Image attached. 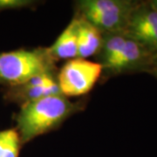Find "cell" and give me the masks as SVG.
Instances as JSON below:
<instances>
[{"mask_svg":"<svg viewBox=\"0 0 157 157\" xmlns=\"http://www.w3.org/2000/svg\"><path fill=\"white\" fill-rule=\"evenodd\" d=\"M147 2L155 11H157V0H148Z\"/></svg>","mask_w":157,"mask_h":157,"instance_id":"obj_14","label":"cell"},{"mask_svg":"<svg viewBox=\"0 0 157 157\" xmlns=\"http://www.w3.org/2000/svg\"><path fill=\"white\" fill-rule=\"evenodd\" d=\"M48 73H55V60L47 48L0 52V85L15 86Z\"/></svg>","mask_w":157,"mask_h":157,"instance_id":"obj_2","label":"cell"},{"mask_svg":"<svg viewBox=\"0 0 157 157\" xmlns=\"http://www.w3.org/2000/svg\"><path fill=\"white\" fill-rule=\"evenodd\" d=\"M34 4L32 0H0V12L27 8Z\"/></svg>","mask_w":157,"mask_h":157,"instance_id":"obj_12","label":"cell"},{"mask_svg":"<svg viewBox=\"0 0 157 157\" xmlns=\"http://www.w3.org/2000/svg\"><path fill=\"white\" fill-rule=\"evenodd\" d=\"M58 94H62L58 78L55 73H48L38 75L22 85L7 87L5 99L22 106L31 101Z\"/></svg>","mask_w":157,"mask_h":157,"instance_id":"obj_7","label":"cell"},{"mask_svg":"<svg viewBox=\"0 0 157 157\" xmlns=\"http://www.w3.org/2000/svg\"><path fill=\"white\" fill-rule=\"evenodd\" d=\"M148 73H151V74H153L155 77H156L157 78V59L155 60V62L154 63V65H153V67H151V69L149 70Z\"/></svg>","mask_w":157,"mask_h":157,"instance_id":"obj_13","label":"cell"},{"mask_svg":"<svg viewBox=\"0 0 157 157\" xmlns=\"http://www.w3.org/2000/svg\"><path fill=\"white\" fill-rule=\"evenodd\" d=\"M21 145L17 129L0 131V157H18Z\"/></svg>","mask_w":157,"mask_h":157,"instance_id":"obj_11","label":"cell"},{"mask_svg":"<svg viewBox=\"0 0 157 157\" xmlns=\"http://www.w3.org/2000/svg\"><path fill=\"white\" fill-rule=\"evenodd\" d=\"M157 59V54L127 35L122 50L105 70L110 74L148 73Z\"/></svg>","mask_w":157,"mask_h":157,"instance_id":"obj_5","label":"cell"},{"mask_svg":"<svg viewBox=\"0 0 157 157\" xmlns=\"http://www.w3.org/2000/svg\"><path fill=\"white\" fill-rule=\"evenodd\" d=\"M124 33L157 54V11L147 1H140L130 16Z\"/></svg>","mask_w":157,"mask_h":157,"instance_id":"obj_6","label":"cell"},{"mask_svg":"<svg viewBox=\"0 0 157 157\" xmlns=\"http://www.w3.org/2000/svg\"><path fill=\"white\" fill-rule=\"evenodd\" d=\"M78 19V57L87 59L98 54L101 50L103 33L85 18L76 15Z\"/></svg>","mask_w":157,"mask_h":157,"instance_id":"obj_9","label":"cell"},{"mask_svg":"<svg viewBox=\"0 0 157 157\" xmlns=\"http://www.w3.org/2000/svg\"><path fill=\"white\" fill-rule=\"evenodd\" d=\"M80 108L79 103H73L63 94L48 96L20 106L15 121L21 144L57 128Z\"/></svg>","mask_w":157,"mask_h":157,"instance_id":"obj_1","label":"cell"},{"mask_svg":"<svg viewBox=\"0 0 157 157\" xmlns=\"http://www.w3.org/2000/svg\"><path fill=\"white\" fill-rule=\"evenodd\" d=\"M140 1L81 0L77 2L78 16L102 33H124L130 16Z\"/></svg>","mask_w":157,"mask_h":157,"instance_id":"obj_3","label":"cell"},{"mask_svg":"<svg viewBox=\"0 0 157 157\" xmlns=\"http://www.w3.org/2000/svg\"><path fill=\"white\" fill-rule=\"evenodd\" d=\"M126 39L127 35L124 33H103L102 45L98 53L100 59L99 63L102 66L103 71L106 70L120 54Z\"/></svg>","mask_w":157,"mask_h":157,"instance_id":"obj_10","label":"cell"},{"mask_svg":"<svg viewBox=\"0 0 157 157\" xmlns=\"http://www.w3.org/2000/svg\"><path fill=\"white\" fill-rule=\"evenodd\" d=\"M47 51L55 61L70 60L78 57V19L76 16Z\"/></svg>","mask_w":157,"mask_h":157,"instance_id":"obj_8","label":"cell"},{"mask_svg":"<svg viewBox=\"0 0 157 157\" xmlns=\"http://www.w3.org/2000/svg\"><path fill=\"white\" fill-rule=\"evenodd\" d=\"M102 72L103 68L99 62L80 58L67 60L57 76L61 94L66 97L87 94L94 86Z\"/></svg>","mask_w":157,"mask_h":157,"instance_id":"obj_4","label":"cell"}]
</instances>
